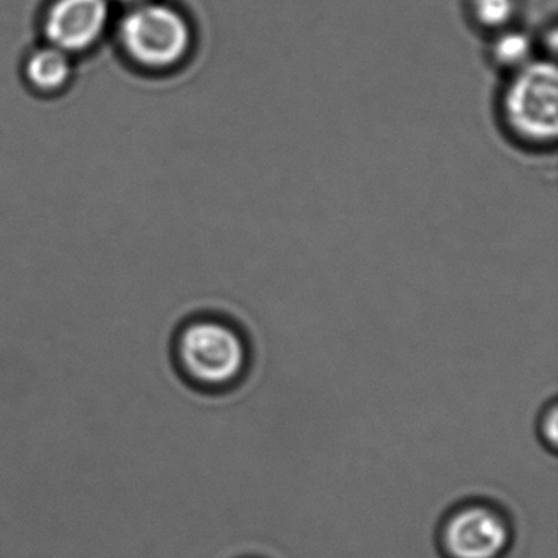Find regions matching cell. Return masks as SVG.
<instances>
[{
  "mask_svg": "<svg viewBox=\"0 0 558 558\" xmlns=\"http://www.w3.org/2000/svg\"><path fill=\"white\" fill-rule=\"evenodd\" d=\"M496 116L514 145L527 151L554 149L558 140V70L554 58H535L505 76Z\"/></svg>",
  "mask_w": 558,
  "mask_h": 558,
  "instance_id": "cell-1",
  "label": "cell"
},
{
  "mask_svg": "<svg viewBox=\"0 0 558 558\" xmlns=\"http://www.w3.org/2000/svg\"><path fill=\"white\" fill-rule=\"evenodd\" d=\"M185 374L202 387L227 388L247 368L250 348L240 329L223 319H198L179 338Z\"/></svg>",
  "mask_w": 558,
  "mask_h": 558,
  "instance_id": "cell-2",
  "label": "cell"
},
{
  "mask_svg": "<svg viewBox=\"0 0 558 558\" xmlns=\"http://www.w3.org/2000/svg\"><path fill=\"white\" fill-rule=\"evenodd\" d=\"M126 51L143 66L168 70L184 61L192 50L191 25L168 5H140L122 24Z\"/></svg>",
  "mask_w": 558,
  "mask_h": 558,
  "instance_id": "cell-3",
  "label": "cell"
},
{
  "mask_svg": "<svg viewBox=\"0 0 558 558\" xmlns=\"http://www.w3.org/2000/svg\"><path fill=\"white\" fill-rule=\"evenodd\" d=\"M511 538L506 515L486 502L460 506L440 527V548L446 558H502Z\"/></svg>",
  "mask_w": 558,
  "mask_h": 558,
  "instance_id": "cell-4",
  "label": "cell"
},
{
  "mask_svg": "<svg viewBox=\"0 0 558 558\" xmlns=\"http://www.w3.org/2000/svg\"><path fill=\"white\" fill-rule=\"evenodd\" d=\"M107 22V0H58L48 14L45 32L51 47L64 53H76L99 40Z\"/></svg>",
  "mask_w": 558,
  "mask_h": 558,
  "instance_id": "cell-5",
  "label": "cell"
},
{
  "mask_svg": "<svg viewBox=\"0 0 558 558\" xmlns=\"http://www.w3.org/2000/svg\"><path fill=\"white\" fill-rule=\"evenodd\" d=\"M485 53L488 63L502 76L515 73L542 57L537 38L518 25L489 35Z\"/></svg>",
  "mask_w": 558,
  "mask_h": 558,
  "instance_id": "cell-6",
  "label": "cell"
},
{
  "mask_svg": "<svg viewBox=\"0 0 558 558\" xmlns=\"http://www.w3.org/2000/svg\"><path fill=\"white\" fill-rule=\"evenodd\" d=\"M469 19L483 35L498 34L514 27L519 14V0H469Z\"/></svg>",
  "mask_w": 558,
  "mask_h": 558,
  "instance_id": "cell-7",
  "label": "cell"
},
{
  "mask_svg": "<svg viewBox=\"0 0 558 558\" xmlns=\"http://www.w3.org/2000/svg\"><path fill=\"white\" fill-rule=\"evenodd\" d=\"M71 74V61L68 53L50 47L37 51L28 61L27 76L38 89H60Z\"/></svg>",
  "mask_w": 558,
  "mask_h": 558,
  "instance_id": "cell-8",
  "label": "cell"
},
{
  "mask_svg": "<svg viewBox=\"0 0 558 558\" xmlns=\"http://www.w3.org/2000/svg\"><path fill=\"white\" fill-rule=\"evenodd\" d=\"M557 420H558L557 407H555V404H551L550 410H548V413H545V416L542 417V423H541L542 437H544L545 442L550 444L551 449H555V446H557V437H558Z\"/></svg>",
  "mask_w": 558,
  "mask_h": 558,
  "instance_id": "cell-9",
  "label": "cell"
},
{
  "mask_svg": "<svg viewBox=\"0 0 558 558\" xmlns=\"http://www.w3.org/2000/svg\"><path fill=\"white\" fill-rule=\"evenodd\" d=\"M122 2H140V0H122Z\"/></svg>",
  "mask_w": 558,
  "mask_h": 558,
  "instance_id": "cell-10",
  "label": "cell"
}]
</instances>
